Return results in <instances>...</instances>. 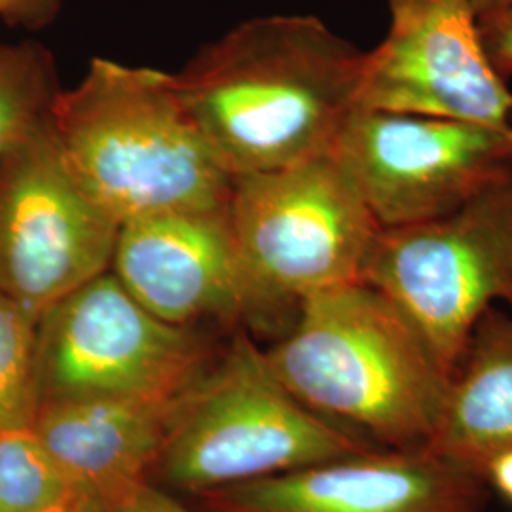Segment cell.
I'll use <instances>...</instances> for the list:
<instances>
[{"label": "cell", "mask_w": 512, "mask_h": 512, "mask_svg": "<svg viewBox=\"0 0 512 512\" xmlns=\"http://www.w3.org/2000/svg\"><path fill=\"white\" fill-rule=\"evenodd\" d=\"M365 55L315 16H266L207 44L173 80L238 177L332 154L359 107Z\"/></svg>", "instance_id": "cell-1"}, {"label": "cell", "mask_w": 512, "mask_h": 512, "mask_svg": "<svg viewBox=\"0 0 512 512\" xmlns=\"http://www.w3.org/2000/svg\"><path fill=\"white\" fill-rule=\"evenodd\" d=\"M266 359L311 412L389 450L429 446L452 378L416 323L365 281L304 298Z\"/></svg>", "instance_id": "cell-2"}, {"label": "cell", "mask_w": 512, "mask_h": 512, "mask_svg": "<svg viewBox=\"0 0 512 512\" xmlns=\"http://www.w3.org/2000/svg\"><path fill=\"white\" fill-rule=\"evenodd\" d=\"M76 183L118 224L228 207L232 175L203 137L173 74L95 57L52 110Z\"/></svg>", "instance_id": "cell-3"}, {"label": "cell", "mask_w": 512, "mask_h": 512, "mask_svg": "<svg viewBox=\"0 0 512 512\" xmlns=\"http://www.w3.org/2000/svg\"><path fill=\"white\" fill-rule=\"evenodd\" d=\"M370 450L279 382L266 351L239 334L181 397L154 469L184 492L211 494Z\"/></svg>", "instance_id": "cell-4"}, {"label": "cell", "mask_w": 512, "mask_h": 512, "mask_svg": "<svg viewBox=\"0 0 512 512\" xmlns=\"http://www.w3.org/2000/svg\"><path fill=\"white\" fill-rule=\"evenodd\" d=\"M228 219L260 313L363 281L382 230L332 154L232 177Z\"/></svg>", "instance_id": "cell-5"}, {"label": "cell", "mask_w": 512, "mask_h": 512, "mask_svg": "<svg viewBox=\"0 0 512 512\" xmlns=\"http://www.w3.org/2000/svg\"><path fill=\"white\" fill-rule=\"evenodd\" d=\"M363 281L416 323L452 374L482 315L512 308V177L439 219L382 228Z\"/></svg>", "instance_id": "cell-6"}, {"label": "cell", "mask_w": 512, "mask_h": 512, "mask_svg": "<svg viewBox=\"0 0 512 512\" xmlns=\"http://www.w3.org/2000/svg\"><path fill=\"white\" fill-rule=\"evenodd\" d=\"M38 408L97 397H165L207 368L205 342L135 300L112 272L57 300L37 321Z\"/></svg>", "instance_id": "cell-7"}, {"label": "cell", "mask_w": 512, "mask_h": 512, "mask_svg": "<svg viewBox=\"0 0 512 512\" xmlns=\"http://www.w3.org/2000/svg\"><path fill=\"white\" fill-rule=\"evenodd\" d=\"M332 156L380 228L439 219L512 177V128L357 107Z\"/></svg>", "instance_id": "cell-8"}, {"label": "cell", "mask_w": 512, "mask_h": 512, "mask_svg": "<svg viewBox=\"0 0 512 512\" xmlns=\"http://www.w3.org/2000/svg\"><path fill=\"white\" fill-rule=\"evenodd\" d=\"M118 230L76 183L52 122L0 156V294L37 321L109 272Z\"/></svg>", "instance_id": "cell-9"}, {"label": "cell", "mask_w": 512, "mask_h": 512, "mask_svg": "<svg viewBox=\"0 0 512 512\" xmlns=\"http://www.w3.org/2000/svg\"><path fill=\"white\" fill-rule=\"evenodd\" d=\"M389 31L366 52L359 107L512 128V92L478 33L473 0H385Z\"/></svg>", "instance_id": "cell-10"}, {"label": "cell", "mask_w": 512, "mask_h": 512, "mask_svg": "<svg viewBox=\"0 0 512 512\" xmlns=\"http://www.w3.org/2000/svg\"><path fill=\"white\" fill-rule=\"evenodd\" d=\"M209 495L224 512H480L486 482L429 448H370Z\"/></svg>", "instance_id": "cell-11"}, {"label": "cell", "mask_w": 512, "mask_h": 512, "mask_svg": "<svg viewBox=\"0 0 512 512\" xmlns=\"http://www.w3.org/2000/svg\"><path fill=\"white\" fill-rule=\"evenodd\" d=\"M110 272L171 325L260 313L228 207L169 211L120 224Z\"/></svg>", "instance_id": "cell-12"}, {"label": "cell", "mask_w": 512, "mask_h": 512, "mask_svg": "<svg viewBox=\"0 0 512 512\" xmlns=\"http://www.w3.org/2000/svg\"><path fill=\"white\" fill-rule=\"evenodd\" d=\"M184 391L42 404L31 429L57 463L105 507L112 497L145 482L156 467Z\"/></svg>", "instance_id": "cell-13"}, {"label": "cell", "mask_w": 512, "mask_h": 512, "mask_svg": "<svg viewBox=\"0 0 512 512\" xmlns=\"http://www.w3.org/2000/svg\"><path fill=\"white\" fill-rule=\"evenodd\" d=\"M427 448L480 475L512 448V308H492L476 323Z\"/></svg>", "instance_id": "cell-14"}, {"label": "cell", "mask_w": 512, "mask_h": 512, "mask_svg": "<svg viewBox=\"0 0 512 512\" xmlns=\"http://www.w3.org/2000/svg\"><path fill=\"white\" fill-rule=\"evenodd\" d=\"M54 57L35 42L0 46V156L52 122L59 95Z\"/></svg>", "instance_id": "cell-15"}, {"label": "cell", "mask_w": 512, "mask_h": 512, "mask_svg": "<svg viewBox=\"0 0 512 512\" xmlns=\"http://www.w3.org/2000/svg\"><path fill=\"white\" fill-rule=\"evenodd\" d=\"M86 497L31 427L0 433V512H54Z\"/></svg>", "instance_id": "cell-16"}, {"label": "cell", "mask_w": 512, "mask_h": 512, "mask_svg": "<svg viewBox=\"0 0 512 512\" xmlns=\"http://www.w3.org/2000/svg\"><path fill=\"white\" fill-rule=\"evenodd\" d=\"M37 319L0 294V433L31 427L38 412Z\"/></svg>", "instance_id": "cell-17"}, {"label": "cell", "mask_w": 512, "mask_h": 512, "mask_svg": "<svg viewBox=\"0 0 512 512\" xmlns=\"http://www.w3.org/2000/svg\"><path fill=\"white\" fill-rule=\"evenodd\" d=\"M478 33L495 73L509 80L512 76V0L480 14Z\"/></svg>", "instance_id": "cell-18"}, {"label": "cell", "mask_w": 512, "mask_h": 512, "mask_svg": "<svg viewBox=\"0 0 512 512\" xmlns=\"http://www.w3.org/2000/svg\"><path fill=\"white\" fill-rule=\"evenodd\" d=\"M105 512H198L156 490L147 480L120 492L105 503Z\"/></svg>", "instance_id": "cell-19"}, {"label": "cell", "mask_w": 512, "mask_h": 512, "mask_svg": "<svg viewBox=\"0 0 512 512\" xmlns=\"http://www.w3.org/2000/svg\"><path fill=\"white\" fill-rule=\"evenodd\" d=\"M63 0H0V18L23 27H42L54 21Z\"/></svg>", "instance_id": "cell-20"}, {"label": "cell", "mask_w": 512, "mask_h": 512, "mask_svg": "<svg viewBox=\"0 0 512 512\" xmlns=\"http://www.w3.org/2000/svg\"><path fill=\"white\" fill-rule=\"evenodd\" d=\"M482 476L486 486L512 505V448L501 450L486 461Z\"/></svg>", "instance_id": "cell-21"}, {"label": "cell", "mask_w": 512, "mask_h": 512, "mask_svg": "<svg viewBox=\"0 0 512 512\" xmlns=\"http://www.w3.org/2000/svg\"><path fill=\"white\" fill-rule=\"evenodd\" d=\"M54 512H105V507H103V503L99 499L86 497V499H80V501H76V503L69 505V507H63V509Z\"/></svg>", "instance_id": "cell-22"}, {"label": "cell", "mask_w": 512, "mask_h": 512, "mask_svg": "<svg viewBox=\"0 0 512 512\" xmlns=\"http://www.w3.org/2000/svg\"><path fill=\"white\" fill-rule=\"evenodd\" d=\"M473 2H475L476 14L480 16V14L490 12V10H494L497 6H503V4H507L511 0H473Z\"/></svg>", "instance_id": "cell-23"}]
</instances>
